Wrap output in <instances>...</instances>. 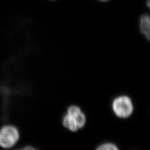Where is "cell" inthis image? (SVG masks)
<instances>
[{"instance_id":"6da1fadb","label":"cell","mask_w":150,"mask_h":150,"mask_svg":"<svg viewBox=\"0 0 150 150\" xmlns=\"http://www.w3.org/2000/svg\"><path fill=\"white\" fill-rule=\"evenodd\" d=\"M112 109L115 115L119 118H127L131 116L134 108L131 98L126 95H121L113 100Z\"/></svg>"},{"instance_id":"3957f363","label":"cell","mask_w":150,"mask_h":150,"mask_svg":"<svg viewBox=\"0 0 150 150\" xmlns=\"http://www.w3.org/2000/svg\"><path fill=\"white\" fill-rule=\"evenodd\" d=\"M67 113L74 118L79 129H82L85 126L86 123V116L78 106H70L67 108Z\"/></svg>"},{"instance_id":"7a4b0ae2","label":"cell","mask_w":150,"mask_h":150,"mask_svg":"<svg viewBox=\"0 0 150 150\" xmlns=\"http://www.w3.org/2000/svg\"><path fill=\"white\" fill-rule=\"evenodd\" d=\"M20 139V132L16 127L6 125L0 129V147L10 149L16 145Z\"/></svg>"},{"instance_id":"5b68a950","label":"cell","mask_w":150,"mask_h":150,"mask_svg":"<svg viewBox=\"0 0 150 150\" xmlns=\"http://www.w3.org/2000/svg\"><path fill=\"white\" fill-rule=\"evenodd\" d=\"M62 122L64 127L70 130V131L75 132L79 129L74 118L67 113L64 115L63 117Z\"/></svg>"},{"instance_id":"52a82bcc","label":"cell","mask_w":150,"mask_h":150,"mask_svg":"<svg viewBox=\"0 0 150 150\" xmlns=\"http://www.w3.org/2000/svg\"><path fill=\"white\" fill-rule=\"evenodd\" d=\"M100 1H107L108 0H100Z\"/></svg>"},{"instance_id":"8992f818","label":"cell","mask_w":150,"mask_h":150,"mask_svg":"<svg viewBox=\"0 0 150 150\" xmlns=\"http://www.w3.org/2000/svg\"><path fill=\"white\" fill-rule=\"evenodd\" d=\"M98 150H117V146L112 142H105L101 145H98L96 148Z\"/></svg>"},{"instance_id":"277c9868","label":"cell","mask_w":150,"mask_h":150,"mask_svg":"<svg viewBox=\"0 0 150 150\" xmlns=\"http://www.w3.org/2000/svg\"><path fill=\"white\" fill-rule=\"evenodd\" d=\"M139 31L147 40L150 41V20L149 15H145L141 16L140 18Z\"/></svg>"}]
</instances>
